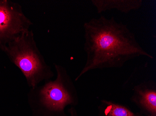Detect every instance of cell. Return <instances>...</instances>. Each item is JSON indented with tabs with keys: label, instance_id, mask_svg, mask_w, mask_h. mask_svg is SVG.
Masks as SVG:
<instances>
[{
	"label": "cell",
	"instance_id": "obj_1",
	"mask_svg": "<svg viewBox=\"0 0 156 116\" xmlns=\"http://www.w3.org/2000/svg\"><path fill=\"white\" fill-rule=\"evenodd\" d=\"M83 28L86 61L75 81L91 71L120 68L140 57L154 58L140 45L128 25L114 17L101 15L92 18L84 23Z\"/></svg>",
	"mask_w": 156,
	"mask_h": 116
},
{
	"label": "cell",
	"instance_id": "obj_2",
	"mask_svg": "<svg viewBox=\"0 0 156 116\" xmlns=\"http://www.w3.org/2000/svg\"><path fill=\"white\" fill-rule=\"evenodd\" d=\"M54 67L56 78L30 89L27 93L32 116H67L66 107L79 104L76 85L66 68L56 63Z\"/></svg>",
	"mask_w": 156,
	"mask_h": 116
},
{
	"label": "cell",
	"instance_id": "obj_3",
	"mask_svg": "<svg viewBox=\"0 0 156 116\" xmlns=\"http://www.w3.org/2000/svg\"><path fill=\"white\" fill-rule=\"evenodd\" d=\"M3 52L22 72L30 88H36L55 75L40 52L32 30L10 42Z\"/></svg>",
	"mask_w": 156,
	"mask_h": 116
},
{
	"label": "cell",
	"instance_id": "obj_4",
	"mask_svg": "<svg viewBox=\"0 0 156 116\" xmlns=\"http://www.w3.org/2000/svg\"><path fill=\"white\" fill-rule=\"evenodd\" d=\"M32 25L19 3L0 0V49L2 51L10 42L30 30Z\"/></svg>",
	"mask_w": 156,
	"mask_h": 116
},
{
	"label": "cell",
	"instance_id": "obj_5",
	"mask_svg": "<svg viewBox=\"0 0 156 116\" xmlns=\"http://www.w3.org/2000/svg\"><path fill=\"white\" fill-rule=\"evenodd\" d=\"M130 101L145 116H156V82L148 79L134 86Z\"/></svg>",
	"mask_w": 156,
	"mask_h": 116
},
{
	"label": "cell",
	"instance_id": "obj_6",
	"mask_svg": "<svg viewBox=\"0 0 156 116\" xmlns=\"http://www.w3.org/2000/svg\"><path fill=\"white\" fill-rule=\"evenodd\" d=\"M97 13L116 10L123 14L136 11L142 7V0H91Z\"/></svg>",
	"mask_w": 156,
	"mask_h": 116
},
{
	"label": "cell",
	"instance_id": "obj_7",
	"mask_svg": "<svg viewBox=\"0 0 156 116\" xmlns=\"http://www.w3.org/2000/svg\"><path fill=\"white\" fill-rule=\"evenodd\" d=\"M98 116H145L134 112L128 105L102 99L98 106Z\"/></svg>",
	"mask_w": 156,
	"mask_h": 116
},
{
	"label": "cell",
	"instance_id": "obj_8",
	"mask_svg": "<svg viewBox=\"0 0 156 116\" xmlns=\"http://www.w3.org/2000/svg\"><path fill=\"white\" fill-rule=\"evenodd\" d=\"M69 116H79L76 107H70L67 111Z\"/></svg>",
	"mask_w": 156,
	"mask_h": 116
}]
</instances>
